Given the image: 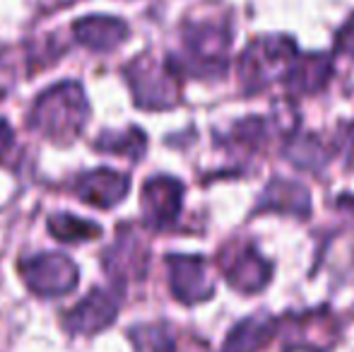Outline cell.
Segmentation results:
<instances>
[{
	"label": "cell",
	"mask_w": 354,
	"mask_h": 352,
	"mask_svg": "<svg viewBox=\"0 0 354 352\" xmlns=\"http://www.w3.org/2000/svg\"><path fill=\"white\" fill-rule=\"evenodd\" d=\"M89 118V104L77 82H61L46 89L34 104L29 126L41 136L68 142L82 131Z\"/></svg>",
	"instance_id": "1"
},
{
	"label": "cell",
	"mask_w": 354,
	"mask_h": 352,
	"mask_svg": "<svg viewBox=\"0 0 354 352\" xmlns=\"http://www.w3.org/2000/svg\"><path fill=\"white\" fill-rule=\"evenodd\" d=\"M294 58L297 44L289 37H263L251 41L239 58V75L246 92H258L277 75H284Z\"/></svg>",
	"instance_id": "2"
},
{
	"label": "cell",
	"mask_w": 354,
	"mask_h": 352,
	"mask_svg": "<svg viewBox=\"0 0 354 352\" xmlns=\"http://www.w3.org/2000/svg\"><path fill=\"white\" fill-rule=\"evenodd\" d=\"M19 275L39 297H63L77 287V266L63 254H39L19 263Z\"/></svg>",
	"instance_id": "3"
},
{
	"label": "cell",
	"mask_w": 354,
	"mask_h": 352,
	"mask_svg": "<svg viewBox=\"0 0 354 352\" xmlns=\"http://www.w3.org/2000/svg\"><path fill=\"white\" fill-rule=\"evenodd\" d=\"M219 268L234 290L243 295L261 292L270 282L272 266L256 251V246L246 241H232L219 254Z\"/></svg>",
	"instance_id": "4"
},
{
	"label": "cell",
	"mask_w": 354,
	"mask_h": 352,
	"mask_svg": "<svg viewBox=\"0 0 354 352\" xmlns=\"http://www.w3.org/2000/svg\"><path fill=\"white\" fill-rule=\"evenodd\" d=\"M128 80L136 92V102L142 109H169L178 102V82L176 73L169 66L140 58L128 71Z\"/></svg>",
	"instance_id": "5"
},
{
	"label": "cell",
	"mask_w": 354,
	"mask_h": 352,
	"mask_svg": "<svg viewBox=\"0 0 354 352\" xmlns=\"http://www.w3.org/2000/svg\"><path fill=\"white\" fill-rule=\"evenodd\" d=\"M169 285L178 302L196 304L205 302L214 292V280L210 277L207 263L201 256H169Z\"/></svg>",
	"instance_id": "6"
},
{
	"label": "cell",
	"mask_w": 354,
	"mask_h": 352,
	"mask_svg": "<svg viewBox=\"0 0 354 352\" xmlns=\"http://www.w3.org/2000/svg\"><path fill=\"white\" fill-rule=\"evenodd\" d=\"M183 201V186L181 181L169 176L149 178L142 188V212L145 220L154 230H164L171 222H176L181 212Z\"/></svg>",
	"instance_id": "7"
},
{
	"label": "cell",
	"mask_w": 354,
	"mask_h": 352,
	"mask_svg": "<svg viewBox=\"0 0 354 352\" xmlns=\"http://www.w3.org/2000/svg\"><path fill=\"white\" fill-rule=\"evenodd\" d=\"M75 196L82 203L97 207H111L118 205L123 198L128 196V188H131V178L116 169H94L89 174L80 176L75 183Z\"/></svg>",
	"instance_id": "8"
},
{
	"label": "cell",
	"mask_w": 354,
	"mask_h": 352,
	"mask_svg": "<svg viewBox=\"0 0 354 352\" xmlns=\"http://www.w3.org/2000/svg\"><path fill=\"white\" fill-rule=\"evenodd\" d=\"M104 268L116 280H140L147 270V246L136 230L118 234L116 244L104 254Z\"/></svg>",
	"instance_id": "9"
},
{
	"label": "cell",
	"mask_w": 354,
	"mask_h": 352,
	"mask_svg": "<svg viewBox=\"0 0 354 352\" xmlns=\"http://www.w3.org/2000/svg\"><path fill=\"white\" fill-rule=\"evenodd\" d=\"M118 311V299L116 295L102 290H92L77 306L68 314L66 319V328L73 331V333H97V331H104L113 319H116Z\"/></svg>",
	"instance_id": "10"
},
{
	"label": "cell",
	"mask_w": 354,
	"mask_h": 352,
	"mask_svg": "<svg viewBox=\"0 0 354 352\" xmlns=\"http://www.w3.org/2000/svg\"><path fill=\"white\" fill-rule=\"evenodd\" d=\"M333 75V58L326 53H308V56L294 58L292 66L282 75V82L292 97H306L326 87Z\"/></svg>",
	"instance_id": "11"
},
{
	"label": "cell",
	"mask_w": 354,
	"mask_h": 352,
	"mask_svg": "<svg viewBox=\"0 0 354 352\" xmlns=\"http://www.w3.org/2000/svg\"><path fill=\"white\" fill-rule=\"evenodd\" d=\"M287 212V215H301L306 217L311 212V203H308V193L304 186L284 178H272L261 193V203H258L256 212Z\"/></svg>",
	"instance_id": "12"
},
{
	"label": "cell",
	"mask_w": 354,
	"mask_h": 352,
	"mask_svg": "<svg viewBox=\"0 0 354 352\" xmlns=\"http://www.w3.org/2000/svg\"><path fill=\"white\" fill-rule=\"evenodd\" d=\"M128 37V27L121 19L87 17L75 24V39L94 51H111Z\"/></svg>",
	"instance_id": "13"
},
{
	"label": "cell",
	"mask_w": 354,
	"mask_h": 352,
	"mask_svg": "<svg viewBox=\"0 0 354 352\" xmlns=\"http://www.w3.org/2000/svg\"><path fill=\"white\" fill-rule=\"evenodd\" d=\"M275 335V321L266 316H248L239 321L224 340V352H258Z\"/></svg>",
	"instance_id": "14"
},
{
	"label": "cell",
	"mask_w": 354,
	"mask_h": 352,
	"mask_svg": "<svg viewBox=\"0 0 354 352\" xmlns=\"http://www.w3.org/2000/svg\"><path fill=\"white\" fill-rule=\"evenodd\" d=\"M284 157H287L292 165H297L299 169L321 172L328 160V150L313 136L301 133V136H294L292 140L284 145Z\"/></svg>",
	"instance_id": "15"
},
{
	"label": "cell",
	"mask_w": 354,
	"mask_h": 352,
	"mask_svg": "<svg viewBox=\"0 0 354 352\" xmlns=\"http://www.w3.org/2000/svg\"><path fill=\"white\" fill-rule=\"evenodd\" d=\"M48 230L58 241H68V244H80V241L97 239L102 234V227L87 222L82 217L68 215V212H58L48 220Z\"/></svg>",
	"instance_id": "16"
},
{
	"label": "cell",
	"mask_w": 354,
	"mask_h": 352,
	"mask_svg": "<svg viewBox=\"0 0 354 352\" xmlns=\"http://www.w3.org/2000/svg\"><path fill=\"white\" fill-rule=\"evenodd\" d=\"M94 147L111 155H123L131 160H140L145 155V136L138 128H128L123 133H102L94 142Z\"/></svg>",
	"instance_id": "17"
},
{
	"label": "cell",
	"mask_w": 354,
	"mask_h": 352,
	"mask_svg": "<svg viewBox=\"0 0 354 352\" xmlns=\"http://www.w3.org/2000/svg\"><path fill=\"white\" fill-rule=\"evenodd\" d=\"M131 338L140 352H174L176 335L167 324H142L131 331Z\"/></svg>",
	"instance_id": "18"
},
{
	"label": "cell",
	"mask_w": 354,
	"mask_h": 352,
	"mask_svg": "<svg viewBox=\"0 0 354 352\" xmlns=\"http://www.w3.org/2000/svg\"><path fill=\"white\" fill-rule=\"evenodd\" d=\"M337 51L354 56V17L340 29V34H337Z\"/></svg>",
	"instance_id": "19"
},
{
	"label": "cell",
	"mask_w": 354,
	"mask_h": 352,
	"mask_svg": "<svg viewBox=\"0 0 354 352\" xmlns=\"http://www.w3.org/2000/svg\"><path fill=\"white\" fill-rule=\"evenodd\" d=\"M12 142H15V133H12V128L8 126V123L0 118V157L5 155V152L12 147Z\"/></svg>",
	"instance_id": "20"
}]
</instances>
